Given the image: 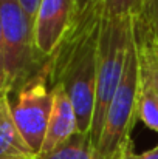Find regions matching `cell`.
Instances as JSON below:
<instances>
[{
    "label": "cell",
    "instance_id": "obj_18",
    "mask_svg": "<svg viewBox=\"0 0 158 159\" xmlns=\"http://www.w3.org/2000/svg\"><path fill=\"white\" fill-rule=\"evenodd\" d=\"M0 66L5 70V59H3V36H2V20H0Z\"/></svg>",
    "mask_w": 158,
    "mask_h": 159
},
{
    "label": "cell",
    "instance_id": "obj_9",
    "mask_svg": "<svg viewBox=\"0 0 158 159\" xmlns=\"http://www.w3.org/2000/svg\"><path fill=\"white\" fill-rule=\"evenodd\" d=\"M138 117L147 128L158 133V90L152 74L141 60L138 85Z\"/></svg>",
    "mask_w": 158,
    "mask_h": 159
},
{
    "label": "cell",
    "instance_id": "obj_17",
    "mask_svg": "<svg viewBox=\"0 0 158 159\" xmlns=\"http://www.w3.org/2000/svg\"><path fill=\"white\" fill-rule=\"evenodd\" d=\"M76 2H78V16L82 14L87 8H90L95 3V0H76Z\"/></svg>",
    "mask_w": 158,
    "mask_h": 159
},
{
    "label": "cell",
    "instance_id": "obj_5",
    "mask_svg": "<svg viewBox=\"0 0 158 159\" xmlns=\"http://www.w3.org/2000/svg\"><path fill=\"white\" fill-rule=\"evenodd\" d=\"M0 20L5 71L12 91L33 76L44 60L36 51L33 23L19 0H0Z\"/></svg>",
    "mask_w": 158,
    "mask_h": 159
},
{
    "label": "cell",
    "instance_id": "obj_1",
    "mask_svg": "<svg viewBox=\"0 0 158 159\" xmlns=\"http://www.w3.org/2000/svg\"><path fill=\"white\" fill-rule=\"evenodd\" d=\"M101 12L98 3L79 14L56 51L48 57L53 85H62L76 110L79 131L92 128L96 73H98V40L101 31Z\"/></svg>",
    "mask_w": 158,
    "mask_h": 159
},
{
    "label": "cell",
    "instance_id": "obj_12",
    "mask_svg": "<svg viewBox=\"0 0 158 159\" xmlns=\"http://www.w3.org/2000/svg\"><path fill=\"white\" fill-rule=\"evenodd\" d=\"M151 0H96L103 19H135Z\"/></svg>",
    "mask_w": 158,
    "mask_h": 159
},
{
    "label": "cell",
    "instance_id": "obj_6",
    "mask_svg": "<svg viewBox=\"0 0 158 159\" xmlns=\"http://www.w3.org/2000/svg\"><path fill=\"white\" fill-rule=\"evenodd\" d=\"M78 17L76 0H42L34 19V45L45 62L51 57Z\"/></svg>",
    "mask_w": 158,
    "mask_h": 159
},
{
    "label": "cell",
    "instance_id": "obj_7",
    "mask_svg": "<svg viewBox=\"0 0 158 159\" xmlns=\"http://www.w3.org/2000/svg\"><path fill=\"white\" fill-rule=\"evenodd\" d=\"M76 133H79L76 110L64 87L53 85V110L41 155L51 152Z\"/></svg>",
    "mask_w": 158,
    "mask_h": 159
},
{
    "label": "cell",
    "instance_id": "obj_11",
    "mask_svg": "<svg viewBox=\"0 0 158 159\" xmlns=\"http://www.w3.org/2000/svg\"><path fill=\"white\" fill-rule=\"evenodd\" d=\"M36 159H95V145L89 133H76L48 153L37 155Z\"/></svg>",
    "mask_w": 158,
    "mask_h": 159
},
{
    "label": "cell",
    "instance_id": "obj_14",
    "mask_svg": "<svg viewBox=\"0 0 158 159\" xmlns=\"http://www.w3.org/2000/svg\"><path fill=\"white\" fill-rule=\"evenodd\" d=\"M41 2H42V0H19L22 9L25 11V14H26L28 19L31 20L33 26H34V19H36V14H37V9H39Z\"/></svg>",
    "mask_w": 158,
    "mask_h": 159
},
{
    "label": "cell",
    "instance_id": "obj_15",
    "mask_svg": "<svg viewBox=\"0 0 158 159\" xmlns=\"http://www.w3.org/2000/svg\"><path fill=\"white\" fill-rule=\"evenodd\" d=\"M124 159H158V145L147 150V152H144V153H140V155L130 152L129 155L124 156Z\"/></svg>",
    "mask_w": 158,
    "mask_h": 159
},
{
    "label": "cell",
    "instance_id": "obj_16",
    "mask_svg": "<svg viewBox=\"0 0 158 159\" xmlns=\"http://www.w3.org/2000/svg\"><path fill=\"white\" fill-rule=\"evenodd\" d=\"M9 91H11V87H9V80H8V74L0 66V94L2 93H9Z\"/></svg>",
    "mask_w": 158,
    "mask_h": 159
},
{
    "label": "cell",
    "instance_id": "obj_2",
    "mask_svg": "<svg viewBox=\"0 0 158 159\" xmlns=\"http://www.w3.org/2000/svg\"><path fill=\"white\" fill-rule=\"evenodd\" d=\"M140 60L133 31L129 47L126 70L121 84L107 108L99 138L95 144V159H124L133 152L132 131L138 117Z\"/></svg>",
    "mask_w": 158,
    "mask_h": 159
},
{
    "label": "cell",
    "instance_id": "obj_10",
    "mask_svg": "<svg viewBox=\"0 0 158 159\" xmlns=\"http://www.w3.org/2000/svg\"><path fill=\"white\" fill-rule=\"evenodd\" d=\"M133 39L138 57L147 66L158 90V43L141 16L133 19Z\"/></svg>",
    "mask_w": 158,
    "mask_h": 159
},
{
    "label": "cell",
    "instance_id": "obj_13",
    "mask_svg": "<svg viewBox=\"0 0 158 159\" xmlns=\"http://www.w3.org/2000/svg\"><path fill=\"white\" fill-rule=\"evenodd\" d=\"M141 17L147 23L152 36L155 37V40H157V43H158V0H151L147 3V6H146L144 12L141 14Z\"/></svg>",
    "mask_w": 158,
    "mask_h": 159
},
{
    "label": "cell",
    "instance_id": "obj_3",
    "mask_svg": "<svg viewBox=\"0 0 158 159\" xmlns=\"http://www.w3.org/2000/svg\"><path fill=\"white\" fill-rule=\"evenodd\" d=\"M133 19H103L98 40L96 98L90 128L93 145L96 144L107 108L110 105L126 70L129 47L132 40Z\"/></svg>",
    "mask_w": 158,
    "mask_h": 159
},
{
    "label": "cell",
    "instance_id": "obj_8",
    "mask_svg": "<svg viewBox=\"0 0 158 159\" xmlns=\"http://www.w3.org/2000/svg\"><path fill=\"white\" fill-rule=\"evenodd\" d=\"M0 159H36L12 117L9 93L0 94Z\"/></svg>",
    "mask_w": 158,
    "mask_h": 159
},
{
    "label": "cell",
    "instance_id": "obj_4",
    "mask_svg": "<svg viewBox=\"0 0 158 159\" xmlns=\"http://www.w3.org/2000/svg\"><path fill=\"white\" fill-rule=\"evenodd\" d=\"M9 105L23 139L36 156L41 155L53 110V84L48 60L16 88V96L14 99L9 98Z\"/></svg>",
    "mask_w": 158,
    "mask_h": 159
}]
</instances>
